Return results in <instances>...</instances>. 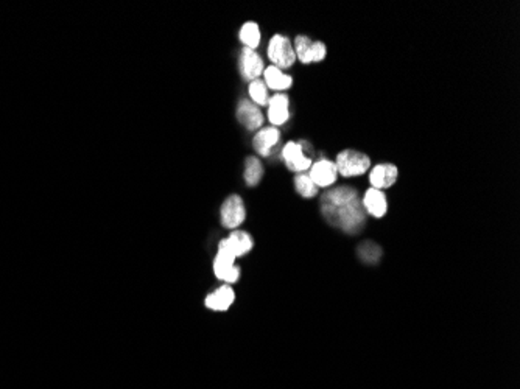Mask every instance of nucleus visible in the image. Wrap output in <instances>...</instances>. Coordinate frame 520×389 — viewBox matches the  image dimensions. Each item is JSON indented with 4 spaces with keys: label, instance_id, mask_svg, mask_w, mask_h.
I'll list each match as a JSON object with an SVG mask.
<instances>
[{
    "label": "nucleus",
    "instance_id": "9b49d317",
    "mask_svg": "<svg viewBox=\"0 0 520 389\" xmlns=\"http://www.w3.org/2000/svg\"><path fill=\"white\" fill-rule=\"evenodd\" d=\"M397 176H399V170H397L396 165L378 164L371 170L369 182L372 189H377V190L389 189L397 181Z\"/></svg>",
    "mask_w": 520,
    "mask_h": 389
},
{
    "label": "nucleus",
    "instance_id": "a211bd4d",
    "mask_svg": "<svg viewBox=\"0 0 520 389\" xmlns=\"http://www.w3.org/2000/svg\"><path fill=\"white\" fill-rule=\"evenodd\" d=\"M240 41L243 42V46L246 49L255 50L260 42V28L259 25L255 22H246L243 27L240 28L239 33Z\"/></svg>",
    "mask_w": 520,
    "mask_h": 389
},
{
    "label": "nucleus",
    "instance_id": "9d476101",
    "mask_svg": "<svg viewBox=\"0 0 520 389\" xmlns=\"http://www.w3.org/2000/svg\"><path fill=\"white\" fill-rule=\"evenodd\" d=\"M309 176L317 187H330L332 184L337 182L338 178L337 165L327 159H321V161L312 164Z\"/></svg>",
    "mask_w": 520,
    "mask_h": 389
},
{
    "label": "nucleus",
    "instance_id": "423d86ee",
    "mask_svg": "<svg viewBox=\"0 0 520 389\" xmlns=\"http://www.w3.org/2000/svg\"><path fill=\"white\" fill-rule=\"evenodd\" d=\"M253 245H254L253 237L248 232L234 231L228 239L220 241V245H218V251H223L229 254V256H233L234 259H239L251 251Z\"/></svg>",
    "mask_w": 520,
    "mask_h": 389
},
{
    "label": "nucleus",
    "instance_id": "4468645a",
    "mask_svg": "<svg viewBox=\"0 0 520 389\" xmlns=\"http://www.w3.org/2000/svg\"><path fill=\"white\" fill-rule=\"evenodd\" d=\"M234 301H235V293L233 290V286L224 284L217 291L210 293V295L206 296V299H204V305H206L209 310H214V311H226L230 305L234 304Z\"/></svg>",
    "mask_w": 520,
    "mask_h": 389
},
{
    "label": "nucleus",
    "instance_id": "6e6552de",
    "mask_svg": "<svg viewBox=\"0 0 520 389\" xmlns=\"http://www.w3.org/2000/svg\"><path fill=\"white\" fill-rule=\"evenodd\" d=\"M282 157H284L287 167L292 171H296V173H303V171L312 167V159L305 156L303 145L296 142H288L284 146Z\"/></svg>",
    "mask_w": 520,
    "mask_h": 389
},
{
    "label": "nucleus",
    "instance_id": "412c9836",
    "mask_svg": "<svg viewBox=\"0 0 520 389\" xmlns=\"http://www.w3.org/2000/svg\"><path fill=\"white\" fill-rule=\"evenodd\" d=\"M358 257L363 260L364 263L374 265L382 257V250L372 241H366V243L358 246Z\"/></svg>",
    "mask_w": 520,
    "mask_h": 389
},
{
    "label": "nucleus",
    "instance_id": "dca6fc26",
    "mask_svg": "<svg viewBox=\"0 0 520 389\" xmlns=\"http://www.w3.org/2000/svg\"><path fill=\"white\" fill-rule=\"evenodd\" d=\"M279 137H280V132H279V130H276L274 126H269V128H262L254 136V140H253L254 150L258 151L260 156H268L269 153H271L273 146L279 142Z\"/></svg>",
    "mask_w": 520,
    "mask_h": 389
},
{
    "label": "nucleus",
    "instance_id": "f257e3e1",
    "mask_svg": "<svg viewBox=\"0 0 520 389\" xmlns=\"http://www.w3.org/2000/svg\"><path fill=\"white\" fill-rule=\"evenodd\" d=\"M321 210L329 225L346 234H357L364 225L366 212L355 189L337 187L321 200Z\"/></svg>",
    "mask_w": 520,
    "mask_h": 389
},
{
    "label": "nucleus",
    "instance_id": "f8f14e48",
    "mask_svg": "<svg viewBox=\"0 0 520 389\" xmlns=\"http://www.w3.org/2000/svg\"><path fill=\"white\" fill-rule=\"evenodd\" d=\"M288 117H290V111H288V97L285 94L279 92L268 98V119L274 128L284 125Z\"/></svg>",
    "mask_w": 520,
    "mask_h": 389
},
{
    "label": "nucleus",
    "instance_id": "6ab92c4d",
    "mask_svg": "<svg viewBox=\"0 0 520 389\" xmlns=\"http://www.w3.org/2000/svg\"><path fill=\"white\" fill-rule=\"evenodd\" d=\"M263 176L262 164L258 157H248L245 162V182L249 187H255Z\"/></svg>",
    "mask_w": 520,
    "mask_h": 389
},
{
    "label": "nucleus",
    "instance_id": "39448f33",
    "mask_svg": "<svg viewBox=\"0 0 520 389\" xmlns=\"http://www.w3.org/2000/svg\"><path fill=\"white\" fill-rule=\"evenodd\" d=\"M221 225L228 229H237L246 218V210L239 195H230L221 206Z\"/></svg>",
    "mask_w": 520,
    "mask_h": 389
},
{
    "label": "nucleus",
    "instance_id": "aec40b11",
    "mask_svg": "<svg viewBox=\"0 0 520 389\" xmlns=\"http://www.w3.org/2000/svg\"><path fill=\"white\" fill-rule=\"evenodd\" d=\"M249 97L255 103V106H265L268 105V87L262 80H254L248 86Z\"/></svg>",
    "mask_w": 520,
    "mask_h": 389
},
{
    "label": "nucleus",
    "instance_id": "4be33fe9",
    "mask_svg": "<svg viewBox=\"0 0 520 389\" xmlns=\"http://www.w3.org/2000/svg\"><path fill=\"white\" fill-rule=\"evenodd\" d=\"M294 186H296L298 193L304 198H313L318 195V187L314 186L309 175H298L294 178Z\"/></svg>",
    "mask_w": 520,
    "mask_h": 389
},
{
    "label": "nucleus",
    "instance_id": "f3484780",
    "mask_svg": "<svg viewBox=\"0 0 520 389\" xmlns=\"http://www.w3.org/2000/svg\"><path fill=\"white\" fill-rule=\"evenodd\" d=\"M263 83L265 86L273 89V91H287L293 85V78L290 75H285L280 69L269 66L263 70Z\"/></svg>",
    "mask_w": 520,
    "mask_h": 389
},
{
    "label": "nucleus",
    "instance_id": "0eeeda50",
    "mask_svg": "<svg viewBox=\"0 0 520 389\" xmlns=\"http://www.w3.org/2000/svg\"><path fill=\"white\" fill-rule=\"evenodd\" d=\"M235 260L229 254L218 251L214 260V274L217 279L223 280L224 284H235L240 279V268L235 266Z\"/></svg>",
    "mask_w": 520,
    "mask_h": 389
},
{
    "label": "nucleus",
    "instance_id": "ddd939ff",
    "mask_svg": "<svg viewBox=\"0 0 520 389\" xmlns=\"http://www.w3.org/2000/svg\"><path fill=\"white\" fill-rule=\"evenodd\" d=\"M363 209L366 214H369L374 218H382L385 214L388 212V202H387V196L382 192V190L377 189H369L366 190L364 198H363Z\"/></svg>",
    "mask_w": 520,
    "mask_h": 389
},
{
    "label": "nucleus",
    "instance_id": "1a4fd4ad",
    "mask_svg": "<svg viewBox=\"0 0 520 389\" xmlns=\"http://www.w3.org/2000/svg\"><path fill=\"white\" fill-rule=\"evenodd\" d=\"M265 66L260 55L251 49H243L240 52V74L246 81H254L259 80Z\"/></svg>",
    "mask_w": 520,
    "mask_h": 389
},
{
    "label": "nucleus",
    "instance_id": "2eb2a0df",
    "mask_svg": "<svg viewBox=\"0 0 520 389\" xmlns=\"http://www.w3.org/2000/svg\"><path fill=\"white\" fill-rule=\"evenodd\" d=\"M237 119H239V122L249 131L262 128L263 123V117L259 106L249 103L246 100H242L239 107H237Z\"/></svg>",
    "mask_w": 520,
    "mask_h": 389
},
{
    "label": "nucleus",
    "instance_id": "20e7f679",
    "mask_svg": "<svg viewBox=\"0 0 520 389\" xmlns=\"http://www.w3.org/2000/svg\"><path fill=\"white\" fill-rule=\"evenodd\" d=\"M293 50H294V55H296V58L301 62H304V64L323 61L327 53L324 42L312 41L310 37H307V36H298L296 40H294Z\"/></svg>",
    "mask_w": 520,
    "mask_h": 389
},
{
    "label": "nucleus",
    "instance_id": "f03ea898",
    "mask_svg": "<svg viewBox=\"0 0 520 389\" xmlns=\"http://www.w3.org/2000/svg\"><path fill=\"white\" fill-rule=\"evenodd\" d=\"M337 170L344 178L360 176L371 167V159L360 151L344 150L337 156Z\"/></svg>",
    "mask_w": 520,
    "mask_h": 389
},
{
    "label": "nucleus",
    "instance_id": "7ed1b4c3",
    "mask_svg": "<svg viewBox=\"0 0 520 389\" xmlns=\"http://www.w3.org/2000/svg\"><path fill=\"white\" fill-rule=\"evenodd\" d=\"M268 58L274 67L280 70L292 67L296 61V55H294L290 40L282 35L273 36L268 44Z\"/></svg>",
    "mask_w": 520,
    "mask_h": 389
}]
</instances>
